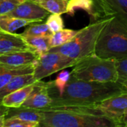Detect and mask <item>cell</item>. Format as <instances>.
<instances>
[{"mask_svg":"<svg viewBox=\"0 0 127 127\" xmlns=\"http://www.w3.org/2000/svg\"><path fill=\"white\" fill-rule=\"evenodd\" d=\"M127 91V88L118 82L86 81L71 76L61 95H49L51 99L49 108L87 106Z\"/></svg>","mask_w":127,"mask_h":127,"instance_id":"obj_1","label":"cell"},{"mask_svg":"<svg viewBox=\"0 0 127 127\" xmlns=\"http://www.w3.org/2000/svg\"><path fill=\"white\" fill-rule=\"evenodd\" d=\"M42 112L39 127H120L113 120L89 114L75 107L49 108Z\"/></svg>","mask_w":127,"mask_h":127,"instance_id":"obj_2","label":"cell"},{"mask_svg":"<svg viewBox=\"0 0 127 127\" xmlns=\"http://www.w3.org/2000/svg\"><path fill=\"white\" fill-rule=\"evenodd\" d=\"M111 16H104L92 20L89 25L79 30L68 42L60 46L51 48L48 51L60 53L77 61L94 54L97 37Z\"/></svg>","mask_w":127,"mask_h":127,"instance_id":"obj_3","label":"cell"},{"mask_svg":"<svg viewBox=\"0 0 127 127\" xmlns=\"http://www.w3.org/2000/svg\"><path fill=\"white\" fill-rule=\"evenodd\" d=\"M94 54L113 60L127 57V28L115 16H111L100 31Z\"/></svg>","mask_w":127,"mask_h":127,"instance_id":"obj_4","label":"cell"},{"mask_svg":"<svg viewBox=\"0 0 127 127\" xmlns=\"http://www.w3.org/2000/svg\"><path fill=\"white\" fill-rule=\"evenodd\" d=\"M74 78L92 82H117L116 60L99 57L95 54L80 60L71 71Z\"/></svg>","mask_w":127,"mask_h":127,"instance_id":"obj_5","label":"cell"},{"mask_svg":"<svg viewBox=\"0 0 127 127\" xmlns=\"http://www.w3.org/2000/svg\"><path fill=\"white\" fill-rule=\"evenodd\" d=\"M89 114L109 118L119 127H124V118L127 113V91L87 106L75 107Z\"/></svg>","mask_w":127,"mask_h":127,"instance_id":"obj_6","label":"cell"},{"mask_svg":"<svg viewBox=\"0 0 127 127\" xmlns=\"http://www.w3.org/2000/svg\"><path fill=\"white\" fill-rule=\"evenodd\" d=\"M78 62L60 53L48 51L38 57L33 74L35 80L39 81L66 68L73 67Z\"/></svg>","mask_w":127,"mask_h":127,"instance_id":"obj_7","label":"cell"},{"mask_svg":"<svg viewBox=\"0 0 127 127\" xmlns=\"http://www.w3.org/2000/svg\"><path fill=\"white\" fill-rule=\"evenodd\" d=\"M51 99L45 86V83L41 80L35 83L33 91L23 103L21 107L43 111L51 106Z\"/></svg>","mask_w":127,"mask_h":127,"instance_id":"obj_8","label":"cell"},{"mask_svg":"<svg viewBox=\"0 0 127 127\" xmlns=\"http://www.w3.org/2000/svg\"><path fill=\"white\" fill-rule=\"evenodd\" d=\"M102 16H115L127 28V0H95Z\"/></svg>","mask_w":127,"mask_h":127,"instance_id":"obj_9","label":"cell"},{"mask_svg":"<svg viewBox=\"0 0 127 127\" xmlns=\"http://www.w3.org/2000/svg\"><path fill=\"white\" fill-rule=\"evenodd\" d=\"M48 14V12L46 10L36 3L30 0H25L7 15L29 20H36L39 22L47 17Z\"/></svg>","mask_w":127,"mask_h":127,"instance_id":"obj_10","label":"cell"},{"mask_svg":"<svg viewBox=\"0 0 127 127\" xmlns=\"http://www.w3.org/2000/svg\"><path fill=\"white\" fill-rule=\"evenodd\" d=\"M23 51H29V48L21 33L0 31V56Z\"/></svg>","mask_w":127,"mask_h":127,"instance_id":"obj_11","label":"cell"},{"mask_svg":"<svg viewBox=\"0 0 127 127\" xmlns=\"http://www.w3.org/2000/svg\"><path fill=\"white\" fill-rule=\"evenodd\" d=\"M38 56L31 51H17L0 56V63L11 66L35 65Z\"/></svg>","mask_w":127,"mask_h":127,"instance_id":"obj_12","label":"cell"},{"mask_svg":"<svg viewBox=\"0 0 127 127\" xmlns=\"http://www.w3.org/2000/svg\"><path fill=\"white\" fill-rule=\"evenodd\" d=\"M34 85L35 83L9 93L2 98L0 105L5 108L12 109H18L21 107L31 92L33 91Z\"/></svg>","mask_w":127,"mask_h":127,"instance_id":"obj_13","label":"cell"},{"mask_svg":"<svg viewBox=\"0 0 127 127\" xmlns=\"http://www.w3.org/2000/svg\"><path fill=\"white\" fill-rule=\"evenodd\" d=\"M80 9L86 11L93 20L104 17L101 16L95 0H68L67 13L73 15L77 10Z\"/></svg>","mask_w":127,"mask_h":127,"instance_id":"obj_14","label":"cell"},{"mask_svg":"<svg viewBox=\"0 0 127 127\" xmlns=\"http://www.w3.org/2000/svg\"><path fill=\"white\" fill-rule=\"evenodd\" d=\"M33 65L24 66H11L0 63V89L3 88L13 77L33 72Z\"/></svg>","mask_w":127,"mask_h":127,"instance_id":"obj_15","label":"cell"},{"mask_svg":"<svg viewBox=\"0 0 127 127\" xmlns=\"http://www.w3.org/2000/svg\"><path fill=\"white\" fill-rule=\"evenodd\" d=\"M33 73L20 74L13 77L3 88L0 89V103L2 98L10 92H13L17 89L25 87L28 85L36 83Z\"/></svg>","mask_w":127,"mask_h":127,"instance_id":"obj_16","label":"cell"},{"mask_svg":"<svg viewBox=\"0 0 127 127\" xmlns=\"http://www.w3.org/2000/svg\"><path fill=\"white\" fill-rule=\"evenodd\" d=\"M35 22H39L36 20L21 19L8 15H1L0 16V31L14 33L18 29Z\"/></svg>","mask_w":127,"mask_h":127,"instance_id":"obj_17","label":"cell"},{"mask_svg":"<svg viewBox=\"0 0 127 127\" xmlns=\"http://www.w3.org/2000/svg\"><path fill=\"white\" fill-rule=\"evenodd\" d=\"M29 51L38 57L48 52L51 48L49 37L48 36H23Z\"/></svg>","mask_w":127,"mask_h":127,"instance_id":"obj_18","label":"cell"},{"mask_svg":"<svg viewBox=\"0 0 127 127\" xmlns=\"http://www.w3.org/2000/svg\"><path fill=\"white\" fill-rule=\"evenodd\" d=\"M51 13H67L68 0H30Z\"/></svg>","mask_w":127,"mask_h":127,"instance_id":"obj_19","label":"cell"},{"mask_svg":"<svg viewBox=\"0 0 127 127\" xmlns=\"http://www.w3.org/2000/svg\"><path fill=\"white\" fill-rule=\"evenodd\" d=\"M78 31L72 29H62L59 31L53 33L49 37L51 48L60 46L68 42L77 33Z\"/></svg>","mask_w":127,"mask_h":127,"instance_id":"obj_20","label":"cell"},{"mask_svg":"<svg viewBox=\"0 0 127 127\" xmlns=\"http://www.w3.org/2000/svg\"><path fill=\"white\" fill-rule=\"evenodd\" d=\"M22 109L18 108V110H15L13 114L11 115L13 117L19 118L21 120L25 121H31V122H40L42 119V112L40 110L28 109V108H23L20 107Z\"/></svg>","mask_w":127,"mask_h":127,"instance_id":"obj_21","label":"cell"},{"mask_svg":"<svg viewBox=\"0 0 127 127\" xmlns=\"http://www.w3.org/2000/svg\"><path fill=\"white\" fill-rule=\"evenodd\" d=\"M53 33L50 31L46 23L29 25L23 33H21L22 36H48L50 37Z\"/></svg>","mask_w":127,"mask_h":127,"instance_id":"obj_22","label":"cell"},{"mask_svg":"<svg viewBox=\"0 0 127 127\" xmlns=\"http://www.w3.org/2000/svg\"><path fill=\"white\" fill-rule=\"evenodd\" d=\"M117 82L127 89V57L116 60Z\"/></svg>","mask_w":127,"mask_h":127,"instance_id":"obj_23","label":"cell"},{"mask_svg":"<svg viewBox=\"0 0 127 127\" xmlns=\"http://www.w3.org/2000/svg\"><path fill=\"white\" fill-rule=\"evenodd\" d=\"M45 23L52 33L59 31L64 28L63 19L61 17V15L58 13H51L47 17Z\"/></svg>","mask_w":127,"mask_h":127,"instance_id":"obj_24","label":"cell"},{"mask_svg":"<svg viewBox=\"0 0 127 127\" xmlns=\"http://www.w3.org/2000/svg\"><path fill=\"white\" fill-rule=\"evenodd\" d=\"M39 127V122H31L21 120L19 118L10 116L5 119L4 127Z\"/></svg>","mask_w":127,"mask_h":127,"instance_id":"obj_25","label":"cell"},{"mask_svg":"<svg viewBox=\"0 0 127 127\" xmlns=\"http://www.w3.org/2000/svg\"><path fill=\"white\" fill-rule=\"evenodd\" d=\"M25 0H0V16L7 15Z\"/></svg>","mask_w":127,"mask_h":127,"instance_id":"obj_26","label":"cell"},{"mask_svg":"<svg viewBox=\"0 0 127 127\" xmlns=\"http://www.w3.org/2000/svg\"><path fill=\"white\" fill-rule=\"evenodd\" d=\"M7 113L0 109V127H4V121L6 119Z\"/></svg>","mask_w":127,"mask_h":127,"instance_id":"obj_27","label":"cell"},{"mask_svg":"<svg viewBox=\"0 0 127 127\" xmlns=\"http://www.w3.org/2000/svg\"><path fill=\"white\" fill-rule=\"evenodd\" d=\"M127 115H125L124 118V127H127Z\"/></svg>","mask_w":127,"mask_h":127,"instance_id":"obj_28","label":"cell"},{"mask_svg":"<svg viewBox=\"0 0 127 127\" xmlns=\"http://www.w3.org/2000/svg\"></svg>","mask_w":127,"mask_h":127,"instance_id":"obj_29","label":"cell"}]
</instances>
